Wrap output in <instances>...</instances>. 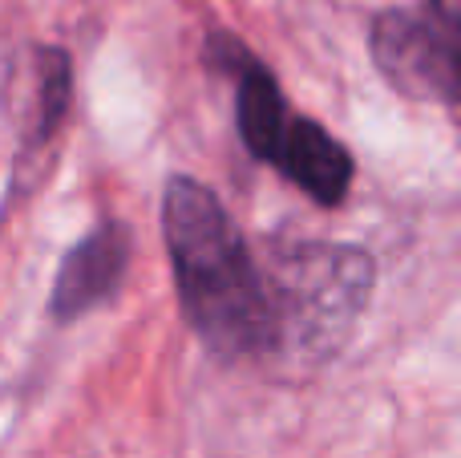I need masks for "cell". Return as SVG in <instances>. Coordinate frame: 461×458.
<instances>
[{
  "instance_id": "cell-1",
  "label": "cell",
  "mask_w": 461,
  "mask_h": 458,
  "mask_svg": "<svg viewBox=\"0 0 461 458\" xmlns=\"http://www.w3.org/2000/svg\"><path fill=\"white\" fill-rule=\"evenodd\" d=\"M162 232L175 264L178 300L211 353L227 362L271 353L263 268L211 187L175 175L162 195Z\"/></svg>"
},
{
  "instance_id": "cell-2",
  "label": "cell",
  "mask_w": 461,
  "mask_h": 458,
  "mask_svg": "<svg viewBox=\"0 0 461 458\" xmlns=\"http://www.w3.org/2000/svg\"><path fill=\"white\" fill-rule=\"evenodd\" d=\"M263 289L271 349L328 357L352 337V325L368 308L373 260L344 243H295L263 276Z\"/></svg>"
},
{
  "instance_id": "cell-3",
  "label": "cell",
  "mask_w": 461,
  "mask_h": 458,
  "mask_svg": "<svg viewBox=\"0 0 461 458\" xmlns=\"http://www.w3.org/2000/svg\"><path fill=\"white\" fill-rule=\"evenodd\" d=\"M373 57L381 78L413 102L457 105V37L425 16L389 8L373 21Z\"/></svg>"
},
{
  "instance_id": "cell-4",
  "label": "cell",
  "mask_w": 461,
  "mask_h": 458,
  "mask_svg": "<svg viewBox=\"0 0 461 458\" xmlns=\"http://www.w3.org/2000/svg\"><path fill=\"white\" fill-rule=\"evenodd\" d=\"M130 252H134V243L122 224H102L81 243H73L61 260L53 305H49L57 321H77V316L102 308L105 300H113V292L126 280Z\"/></svg>"
},
{
  "instance_id": "cell-5",
  "label": "cell",
  "mask_w": 461,
  "mask_h": 458,
  "mask_svg": "<svg viewBox=\"0 0 461 458\" xmlns=\"http://www.w3.org/2000/svg\"><path fill=\"white\" fill-rule=\"evenodd\" d=\"M271 162L292 183H300L316 203H328V207H336L352 187V154L312 118H295L292 114Z\"/></svg>"
},
{
  "instance_id": "cell-6",
  "label": "cell",
  "mask_w": 461,
  "mask_h": 458,
  "mask_svg": "<svg viewBox=\"0 0 461 458\" xmlns=\"http://www.w3.org/2000/svg\"><path fill=\"white\" fill-rule=\"evenodd\" d=\"M287 122H292V110L284 102L279 81L263 65L247 61V69H239V134H243V146L255 159L271 162Z\"/></svg>"
},
{
  "instance_id": "cell-7",
  "label": "cell",
  "mask_w": 461,
  "mask_h": 458,
  "mask_svg": "<svg viewBox=\"0 0 461 458\" xmlns=\"http://www.w3.org/2000/svg\"><path fill=\"white\" fill-rule=\"evenodd\" d=\"M69 97H73V73H69V57L61 49H41L37 53V122H32L29 138L45 142L53 138V130L65 122L69 114Z\"/></svg>"
},
{
  "instance_id": "cell-8",
  "label": "cell",
  "mask_w": 461,
  "mask_h": 458,
  "mask_svg": "<svg viewBox=\"0 0 461 458\" xmlns=\"http://www.w3.org/2000/svg\"><path fill=\"white\" fill-rule=\"evenodd\" d=\"M425 8H429L433 24L446 32H454L457 37V13H461V0H425Z\"/></svg>"
}]
</instances>
